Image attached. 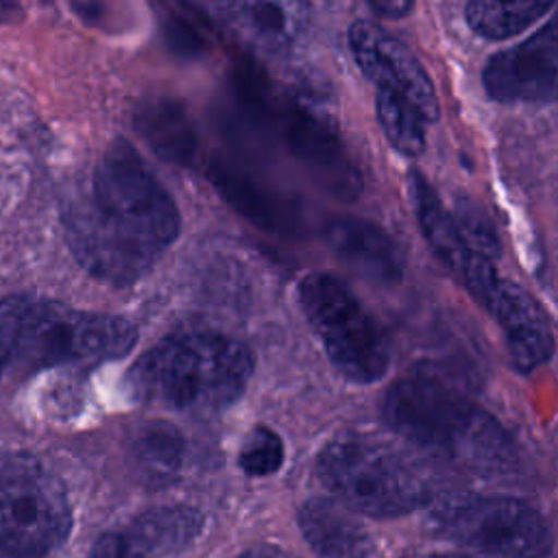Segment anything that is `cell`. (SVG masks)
<instances>
[{
  "instance_id": "1",
  "label": "cell",
  "mask_w": 558,
  "mask_h": 558,
  "mask_svg": "<svg viewBox=\"0 0 558 558\" xmlns=\"http://www.w3.org/2000/svg\"><path fill=\"white\" fill-rule=\"evenodd\" d=\"M63 222L76 259L116 286L148 272L181 229L177 203L124 140L105 150Z\"/></svg>"
},
{
  "instance_id": "2",
  "label": "cell",
  "mask_w": 558,
  "mask_h": 558,
  "mask_svg": "<svg viewBox=\"0 0 558 558\" xmlns=\"http://www.w3.org/2000/svg\"><path fill=\"white\" fill-rule=\"evenodd\" d=\"M386 425L416 449L484 477L504 475L517 451L499 421L434 368L397 379L381 403Z\"/></svg>"
},
{
  "instance_id": "3",
  "label": "cell",
  "mask_w": 558,
  "mask_h": 558,
  "mask_svg": "<svg viewBox=\"0 0 558 558\" xmlns=\"http://www.w3.org/2000/svg\"><path fill=\"white\" fill-rule=\"evenodd\" d=\"M255 371L253 353L238 340L194 331L163 338L126 371L131 399L166 410L211 414L233 405Z\"/></svg>"
},
{
  "instance_id": "4",
  "label": "cell",
  "mask_w": 558,
  "mask_h": 558,
  "mask_svg": "<svg viewBox=\"0 0 558 558\" xmlns=\"http://www.w3.org/2000/svg\"><path fill=\"white\" fill-rule=\"evenodd\" d=\"M137 340L120 316L74 310L48 299L15 294L0 301V353L7 366L33 373L89 366L126 355Z\"/></svg>"
},
{
  "instance_id": "5",
  "label": "cell",
  "mask_w": 558,
  "mask_h": 558,
  "mask_svg": "<svg viewBox=\"0 0 558 558\" xmlns=\"http://www.w3.org/2000/svg\"><path fill=\"white\" fill-rule=\"evenodd\" d=\"M316 477L351 512L397 519L427 501L416 469L386 440L366 432H342L316 458Z\"/></svg>"
},
{
  "instance_id": "6",
  "label": "cell",
  "mask_w": 558,
  "mask_h": 558,
  "mask_svg": "<svg viewBox=\"0 0 558 558\" xmlns=\"http://www.w3.org/2000/svg\"><path fill=\"white\" fill-rule=\"evenodd\" d=\"M70 532L63 482L33 453L0 456V558H61Z\"/></svg>"
},
{
  "instance_id": "7",
  "label": "cell",
  "mask_w": 558,
  "mask_h": 558,
  "mask_svg": "<svg viewBox=\"0 0 558 558\" xmlns=\"http://www.w3.org/2000/svg\"><path fill=\"white\" fill-rule=\"evenodd\" d=\"M429 521L451 543L486 558H545L551 551L543 514L517 497L447 493L432 504Z\"/></svg>"
},
{
  "instance_id": "8",
  "label": "cell",
  "mask_w": 558,
  "mask_h": 558,
  "mask_svg": "<svg viewBox=\"0 0 558 558\" xmlns=\"http://www.w3.org/2000/svg\"><path fill=\"white\" fill-rule=\"evenodd\" d=\"M299 305L342 377L373 384L386 375L390 366L386 333L338 277L305 275L299 283Z\"/></svg>"
},
{
  "instance_id": "9",
  "label": "cell",
  "mask_w": 558,
  "mask_h": 558,
  "mask_svg": "<svg viewBox=\"0 0 558 558\" xmlns=\"http://www.w3.org/2000/svg\"><path fill=\"white\" fill-rule=\"evenodd\" d=\"M349 48L360 70L377 89L399 94L427 124L436 122V89L418 59L397 37L368 20H357L349 26Z\"/></svg>"
},
{
  "instance_id": "10",
  "label": "cell",
  "mask_w": 558,
  "mask_h": 558,
  "mask_svg": "<svg viewBox=\"0 0 558 558\" xmlns=\"http://www.w3.org/2000/svg\"><path fill=\"white\" fill-rule=\"evenodd\" d=\"M556 22L514 48L493 54L484 68V89L497 102H549L556 96Z\"/></svg>"
},
{
  "instance_id": "11",
  "label": "cell",
  "mask_w": 558,
  "mask_h": 558,
  "mask_svg": "<svg viewBox=\"0 0 558 558\" xmlns=\"http://www.w3.org/2000/svg\"><path fill=\"white\" fill-rule=\"evenodd\" d=\"M205 517L192 506H155L100 534L87 558H163L192 545Z\"/></svg>"
},
{
  "instance_id": "12",
  "label": "cell",
  "mask_w": 558,
  "mask_h": 558,
  "mask_svg": "<svg viewBox=\"0 0 558 558\" xmlns=\"http://www.w3.org/2000/svg\"><path fill=\"white\" fill-rule=\"evenodd\" d=\"M475 299L499 323L517 371L530 373L554 353V336L543 307L517 283L495 275Z\"/></svg>"
},
{
  "instance_id": "13",
  "label": "cell",
  "mask_w": 558,
  "mask_h": 558,
  "mask_svg": "<svg viewBox=\"0 0 558 558\" xmlns=\"http://www.w3.org/2000/svg\"><path fill=\"white\" fill-rule=\"evenodd\" d=\"M233 28L268 54L294 50L310 31L307 0H225Z\"/></svg>"
},
{
  "instance_id": "14",
  "label": "cell",
  "mask_w": 558,
  "mask_h": 558,
  "mask_svg": "<svg viewBox=\"0 0 558 558\" xmlns=\"http://www.w3.org/2000/svg\"><path fill=\"white\" fill-rule=\"evenodd\" d=\"M325 238L340 262L364 279L397 283L403 275V257L395 240L379 227L360 218H336Z\"/></svg>"
},
{
  "instance_id": "15",
  "label": "cell",
  "mask_w": 558,
  "mask_h": 558,
  "mask_svg": "<svg viewBox=\"0 0 558 558\" xmlns=\"http://www.w3.org/2000/svg\"><path fill=\"white\" fill-rule=\"evenodd\" d=\"M299 527L320 558H371L373 541L338 501L312 497L299 508Z\"/></svg>"
},
{
  "instance_id": "16",
  "label": "cell",
  "mask_w": 558,
  "mask_h": 558,
  "mask_svg": "<svg viewBox=\"0 0 558 558\" xmlns=\"http://www.w3.org/2000/svg\"><path fill=\"white\" fill-rule=\"evenodd\" d=\"M408 187H410L418 227H421L425 240L429 242L432 251L440 257V262L449 270H453L464 281L466 275L484 257L469 251V246L464 244V240L460 238V233L456 229L453 216L447 211V207L442 205V201L438 198V194L432 190V185L427 183V179L421 172H416V170L410 172Z\"/></svg>"
},
{
  "instance_id": "17",
  "label": "cell",
  "mask_w": 558,
  "mask_h": 558,
  "mask_svg": "<svg viewBox=\"0 0 558 558\" xmlns=\"http://www.w3.org/2000/svg\"><path fill=\"white\" fill-rule=\"evenodd\" d=\"M131 460L144 482L170 484L183 471L185 438L172 423L150 421L131 440Z\"/></svg>"
},
{
  "instance_id": "18",
  "label": "cell",
  "mask_w": 558,
  "mask_h": 558,
  "mask_svg": "<svg viewBox=\"0 0 558 558\" xmlns=\"http://www.w3.org/2000/svg\"><path fill=\"white\" fill-rule=\"evenodd\" d=\"M554 0H469L466 22L484 39H508L538 22Z\"/></svg>"
},
{
  "instance_id": "19",
  "label": "cell",
  "mask_w": 558,
  "mask_h": 558,
  "mask_svg": "<svg viewBox=\"0 0 558 558\" xmlns=\"http://www.w3.org/2000/svg\"><path fill=\"white\" fill-rule=\"evenodd\" d=\"M377 120L388 142L405 157H416L425 148V120L423 116L399 94L377 89Z\"/></svg>"
},
{
  "instance_id": "20",
  "label": "cell",
  "mask_w": 558,
  "mask_h": 558,
  "mask_svg": "<svg viewBox=\"0 0 558 558\" xmlns=\"http://www.w3.org/2000/svg\"><path fill=\"white\" fill-rule=\"evenodd\" d=\"M286 458V447L281 436L266 427V425H255L238 453V466L253 477H266L277 473L283 466Z\"/></svg>"
},
{
  "instance_id": "21",
  "label": "cell",
  "mask_w": 558,
  "mask_h": 558,
  "mask_svg": "<svg viewBox=\"0 0 558 558\" xmlns=\"http://www.w3.org/2000/svg\"><path fill=\"white\" fill-rule=\"evenodd\" d=\"M453 222H456V229H458L460 238L469 246V251H473L475 255H480L484 259H490V262L497 259V255H499L497 231L490 225L488 216L473 201H469V198L458 201Z\"/></svg>"
},
{
  "instance_id": "22",
  "label": "cell",
  "mask_w": 558,
  "mask_h": 558,
  "mask_svg": "<svg viewBox=\"0 0 558 558\" xmlns=\"http://www.w3.org/2000/svg\"><path fill=\"white\" fill-rule=\"evenodd\" d=\"M371 7L388 20H399L403 15H408L414 7V0H368Z\"/></svg>"
},
{
  "instance_id": "23",
  "label": "cell",
  "mask_w": 558,
  "mask_h": 558,
  "mask_svg": "<svg viewBox=\"0 0 558 558\" xmlns=\"http://www.w3.org/2000/svg\"><path fill=\"white\" fill-rule=\"evenodd\" d=\"M235 558H292V556L277 545L257 543V545H251L244 551H240Z\"/></svg>"
},
{
  "instance_id": "24",
  "label": "cell",
  "mask_w": 558,
  "mask_h": 558,
  "mask_svg": "<svg viewBox=\"0 0 558 558\" xmlns=\"http://www.w3.org/2000/svg\"><path fill=\"white\" fill-rule=\"evenodd\" d=\"M4 371V360H2V353H0V373Z\"/></svg>"
}]
</instances>
